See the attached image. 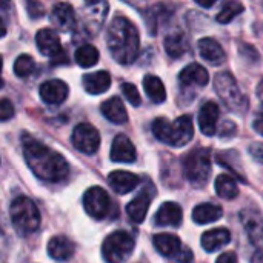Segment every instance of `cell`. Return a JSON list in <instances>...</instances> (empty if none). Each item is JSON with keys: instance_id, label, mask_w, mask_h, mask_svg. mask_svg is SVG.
<instances>
[{"instance_id": "obj_1", "label": "cell", "mask_w": 263, "mask_h": 263, "mask_svg": "<svg viewBox=\"0 0 263 263\" xmlns=\"http://www.w3.org/2000/svg\"><path fill=\"white\" fill-rule=\"evenodd\" d=\"M23 154L29 170L43 182L57 183L69 174L68 162L57 151L48 148L29 134L22 136Z\"/></svg>"}, {"instance_id": "obj_2", "label": "cell", "mask_w": 263, "mask_h": 263, "mask_svg": "<svg viewBox=\"0 0 263 263\" xmlns=\"http://www.w3.org/2000/svg\"><path fill=\"white\" fill-rule=\"evenodd\" d=\"M139 31L126 17H116L108 29V48L120 65H129L139 54Z\"/></svg>"}, {"instance_id": "obj_3", "label": "cell", "mask_w": 263, "mask_h": 263, "mask_svg": "<svg viewBox=\"0 0 263 263\" xmlns=\"http://www.w3.org/2000/svg\"><path fill=\"white\" fill-rule=\"evenodd\" d=\"M153 133L160 142L180 148L191 142L194 136V125L191 116H180L174 122L159 117L153 122Z\"/></svg>"}, {"instance_id": "obj_4", "label": "cell", "mask_w": 263, "mask_h": 263, "mask_svg": "<svg viewBox=\"0 0 263 263\" xmlns=\"http://www.w3.org/2000/svg\"><path fill=\"white\" fill-rule=\"evenodd\" d=\"M9 214H11V222L14 228L20 234H32L40 227L39 210L35 203L25 196H20L12 200L9 206Z\"/></svg>"}, {"instance_id": "obj_5", "label": "cell", "mask_w": 263, "mask_h": 263, "mask_svg": "<svg viewBox=\"0 0 263 263\" xmlns=\"http://www.w3.org/2000/svg\"><path fill=\"white\" fill-rule=\"evenodd\" d=\"M183 171L194 186H203L211 174V154L206 148H196L183 159Z\"/></svg>"}, {"instance_id": "obj_6", "label": "cell", "mask_w": 263, "mask_h": 263, "mask_svg": "<svg viewBox=\"0 0 263 263\" xmlns=\"http://www.w3.org/2000/svg\"><path fill=\"white\" fill-rule=\"evenodd\" d=\"M214 89L222 102L231 111H243L248 106L247 97L242 94L234 76L228 71L220 72L214 77Z\"/></svg>"}, {"instance_id": "obj_7", "label": "cell", "mask_w": 263, "mask_h": 263, "mask_svg": "<svg viewBox=\"0 0 263 263\" xmlns=\"http://www.w3.org/2000/svg\"><path fill=\"white\" fill-rule=\"evenodd\" d=\"M134 250V239L126 231H116L102 245V256L106 263L126 262Z\"/></svg>"}, {"instance_id": "obj_8", "label": "cell", "mask_w": 263, "mask_h": 263, "mask_svg": "<svg viewBox=\"0 0 263 263\" xmlns=\"http://www.w3.org/2000/svg\"><path fill=\"white\" fill-rule=\"evenodd\" d=\"M240 222L254 248L251 263H263V217L257 211L243 210L240 213Z\"/></svg>"}, {"instance_id": "obj_9", "label": "cell", "mask_w": 263, "mask_h": 263, "mask_svg": "<svg viewBox=\"0 0 263 263\" xmlns=\"http://www.w3.org/2000/svg\"><path fill=\"white\" fill-rule=\"evenodd\" d=\"M35 43L39 51L49 57L52 60L54 65H60V63H66L68 57L65 54V49L62 48L60 43V37L55 31L49 29V28H43L35 34Z\"/></svg>"}, {"instance_id": "obj_10", "label": "cell", "mask_w": 263, "mask_h": 263, "mask_svg": "<svg viewBox=\"0 0 263 263\" xmlns=\"http://www.w3.org/2000/svg\"><path fill=\"white\" fill-rule=\"evenodd\" d=\"M109 205H111L109 196L100 186L89 188L83 196V208L96 220L105 219V216L109 213Z\"/></svg>"}, {"instance_id": "obj_11", "label": "cell", "mask_w": 263, "mask_h": 263, "mask_svg": "<svg viewBox=\"0 0 263 263\" xmlns=\"http://www.w3.org/2000/svg\"><path fill=\"white\" fill-rule=\"evenodd\" d=\"M72 145L83 154H94L100 146V134L91 123H79L72 131Z\"/></svg>"}, {"instance_id": "obj_12", "label": "cell", "mask_w": 263, "mask_h": 263, "mask_svg": "<svg viewBox=\"0 0 263 263\" xmlns=\"http://www.w3.org/2000/svg\"><path fill=\"white\" fill-rule=\"evenodd\" d=\"M39 94H40V99L45 103H48V105H60L68 99L69 88H68V85L65 82L54 79V80H48V82L42 83L40 89H39Z\"/></svg>"}, {"instance_id": "obj_13", "label": "cell", "mask_w": 263, "mask_h": 263, "mask_svg": "<svg viewBox=\"0 0 263 263\" xmlns=\"http://www.w3.org/2000/svg\"><path fill=\"white\" fill-rule=\"evenodd\" d=\"M109 157L116 163H133L137 157L136 146L125 134H117L112 140Z\"/></svg>"}, {"instance_id": "obj_14", "label": "cell", "mask_w": 263, "mask_h": 263, "mask_svg": "<svg viewBox=\"0 0 263 263\" xmlns=\"http://www.w3.org/2000/svg\"><path fill=\"white\" fill-rule=\"evenodd\" d=\"M183 211L174 202H165L156 213L154 223L157 227H179L182 223Z\"/></svg>"}, {"instance_id": "obj_15", "label": "cell", "mask_w": 263, "mask_h": 263, "mask_svg": "<svg viewBox=\"0 0 263 263\" xmlns=\"http://www.w3.org/2000/svg\"><path fill=\"white\" fill-rule=\"evenodd\" d=\"M51 20L57 29L68 32L76 26V14L69 3H57L51 11Z\"/></svg>"}, {"instance_id": "obj_16", "label": "cell", "mask_w": 263, "mask_h": 263, "mask_svg": "<svg viewBox=\"0 0 263 263\" xmlns=\"http://www.w3.org/2000/svg\"><path fill=\"white\" fill-rule=\"evenodd\" d=\"M153 196H154V191L148 194V190L145 188L136 199H133L128 203L126 213L134 223H142L145 220L148 210H149V205H151V200H153Z\"/></svg>"}, {"instance_id": "obj_17", "label": "cell", "mask_w": 263, "mask_h": 263, "mask_svg": "<svg viewBox=\"0 0 263 263\" xmlns=\"http://www.w3.org/2000/svg\"><path fill=\"white\" fill-rule=\"evenodd\" d=\"M219 120V106L214 102H206L199 111V128L205 136H214Z\"/></svg>"}, {"instance_id": "obj_18", "label": "cell", "mask_w": 263, "mask_h": 263, "mask_svg": "<svg viewBox=\"0 0 263 263\" xmlns=\"http://www.w3.org/2000/svg\"><path fill=\"white\" fill-rule=\"evenodd\" d=\"M197 48H199V54L202 55V59H205L211 65H220L227 59L225 49L214 39H210V37L200 39L197 43Z\"/></svg>"}, {"instance_id": "obj_19", "label": "cell", "mask_w": 263, "mask_h": 263, "mask_svg": "<svg viewBox=\"0 0 263 263\" xmlns=\"http://www.w3.org/2000/svg\"><path fill=\"white\" fill-rule=\"evenodd\" d=\"M108 182L117 194H128L139 185V177L129 171L117 170L108 176Z\"/></svg>"}, {"instance_id": "obj_20", "label": "cell", "mask_w": 263, "mask_h": 263, "mask_svg": "<svg viewBox=\"0 0 263 263\" xmlns=\"http://www.w3.org/2000/svg\"><path fill=\"white\" fill-rule=\"evenodd\" d=\"M179 82L183 86H190V85L206 86L210 82V76H208V71L202 65L191 63L185 69H182V72L179 74Z\"/></svg>"}, {"instance_id": "obj_21", "label": "cell", "mask_w": 263, "mask_h": 263, "mask_svg": "<svg viewBox=\"0 0 263 263\" xmlns=\"http://www.w3.org/2000/svg\"><path fill=\"white\" fill-rule=\"evenodd\" d=\"M202 248L206 253H214L231 242V233L227 228L210 230L202 234Z\"/></svg>"}, {"instance_id": "obj_22", "label": "cell", "mask_w": 263, "mask_h": 263, "mask_svg": "<svg viewBox=\"0 0 263 263\" xmlns=\"http://www.w3.org/2000/svg\"><path fill=\"white\" fill-rule=\"evenodd\" d=\"M153 243L156 247V250L163 256V257H176L180 250H182V243L180 239L174 234H168V233H162L154 236Z\"/></svg>"}, {"instance_id": "obj_23", "label": "cell", "mask_w": 263, "mask_h": 263, "mask_svg": "<svg viewBox=\"0 0 263 263\" xmlns=\"http://www.w3.org/2000/svg\"><path fill=\"white\" fill-rule=\"evenodd\" d=\"M102 114L112 123L116 125H122L128 120V114H126V108L122 102V99L119 97H111L106 102L102 103L100 106Z\"/></svg>"}, {"instance_id": "obj_24", "label": "cell", "mask_w": 263, "mask_h": 263, "mask_svg": "<svg viewBox=\"0 0 263 263\" xmlns=\"http://www.w3.org/2000/svg\"><path fill=\"white\" fill-rule=\"evenodd\" d=\"M48 254L59 262H65L74 256V245L63 236H55L48 243Z\"/></svg>"}, {"instance_id": "obj_25", "label": "cell", "mask_w": 263, "mask_h": 263, "mask_svg": "<svg viewBox=\"0 0 263 263\" xmlns=\"http://www.w3.org/2000/svg\"><path fill=\"white\" fill-rule=\"evenodd\" d=\"M83 86H85L86 92H89V94H94V96L103 94L111 86V76L106 71H97V72L86 74L83 77Z\"/></svg>"}, {"instance_id": "obj_26", "label": "cell", "mask_w": 263, "mask_h": 263, "mask_svg": "<svg viewBox=\"0 0 263 263\" xmlns=\"http://www.w3.org/2000/svg\"><path fill=\"white\" fill-rule=\"evenodd\" d=\"M222 214H223V211L220 206H217L214 203H202L193 210V220L199 225H206V223L219 220L222 217Z\"/></svg>"}, {"instance_id": "obj_27", "label": "cell", "mask_w": 263, "mask_h": 263, "mask_svg": "<svg viewBox=\"0 0 263 263\" xmlns=\"http://www.w3.org/2000/svg\"><path fill=\"white\" fill-rule=\"evenodd\" d=\"M216 193L219 197L225 199V200H231L234 197L239 196V186H237V182L233 176H228V174H220L217 179H216Z\"/></svg>"}, {"instance_id": "obj_28", "label": "cell", "mask_w": 263, "mask_h": 263, "mask_svg": "<svg viewBox=\"0 0 263 263\" xmlns=\"http://www.w3.org/2000/svg\"><path fill=\"white\" fill-rule=\"evenodd\" d=\"M165 51L170 57L173 59H177L180 55H183L186 51H188V40L185 37V34L182 32H174V34H170L165 42Z\"/></svg>"}, {"instance_id": "obj_29", "label": "cell", "mask_w": 263, "mask_h": 263, "mask_svg": "<svg viewBox=\"0 0 263 263\" xmlns=\"http://www.w3.org/2000/svg\"><path fill=\"white\" fill-rule=\"evenodd\" d=\"M143 86H145V92L148 94V97L154 102V103H163L166 99V91L163 86V82L156 77V76H145L143 77Z\"/></svg>"}, {"instance_id": "obj_30", "label": "cell", "mask_w": 263, "mask_h": 263, "mask_svg": "<svg viewBox=\"0 0 263 263\" xmlns=\"http://www.w3.org/2000/svg\"><path fill=\"white\" fill-rule=\"evenodd\" d=\"M243 9H245V6H243L242 2H239V0H228V2L222 6V9H220V12L217 14L216 20H217L219 23H222V25H227V23H230L234 17L240 15V14L243 12Z\"/></svg>"}, {"instance_id": "obj_31", "label": "cell", "mask_w": 263, "mask_h": 263, "mask_svg": "<svg viewBox=\"0 0 263 263\" xmlns=\"http://www.w3.org/2000/svg\"><path fill=\"white\" fill-rule=\"evenodd\" d=\"M76 62L82 68H89L94 66L99 62V51L92 45H82L76 51Z\"/></svg>"}, {"instance_id": "obj_32", "label": "cell", "mask_w": 263, "mask_h": 263, "mask_svg": "<svg viewBox=\"0 0 263 263\" xmlns=\"http://www.w3.org/2000/svg\"><path fill=\"white\" fill-rule=\"evenodd\" d=\"M35 69V63L34 59L28 54H22L15 59L14 62V72L17 77H29Z\"/></svg>"}, {"instance_id": "obj_33", "label": "cell", "mask_w": 263, "mask_h": 263, "mask_svg": "<svg viewBox=\"0 0 263 263\" xmlns=\"http://www.w3.org/2000/svg\"><path fill=\"white\" fill-rule=\"evenodd\" d=\"M122 91H123V96L128 99V102H129L133 106H139V105H140L142 99H140L139 89H137L133 83H129V82L122 83Z\"/></svg>"}, {"instance_id": "obj_34", "label": "cell", "mask_w": 263, "mask_h": 263, "mask_svg": "<svg viewBox=\"0 0 263 263\" xmlns=\"http://www.w3.org/2000/svg\"><path fill=\"white\" fill-rule=\"evenodd\" d=\"M26 11L31 18H40L46 12L40 0H26Z\"/></svg>"}, {"instance_id": "obj_35", "label": "cell", "mask_w": 263, "mask_h": 263, "mask_svg": "<svg viewBox=\"0 0 263 263\" xmlns=\"http://www.w3.org/2000/svg\"><path fill=\"white\" fill-rule=\"evenodd\" d=\"M12 116H14L12 103L8 99H2V102H0V119H2V122L9 120Z\"/></svg>"}, {"instance_id": "obj_36", "label": "cell", "mask_w": 263, "mask_h": 263, "mask_svg": "<svg viewBox=\"0 0 263 263\" xmlns=\"http://www.w3.org/2000/svg\"><path fill=\"white\" fill-rule=\"evenodd\" d=\"M250 154L254 160L263 163V143H253L250 146Z\"/></svg>"}, {"instance_id": "obj_37", "label": "cell", "mask_w": 263, "mask_h": 263, "mask_svg": "<svg viewBox=\"0 0 263 263\" xmlns=\"http://www.w3.org/2000/svg\"><path fill=\"white\" fill-rule=\"evenodd\" d=\"M253 128L256 133H259L260 136H263V105L260 108V111L257 112L256 119H254V123H253Z\"/></svg>"}, {"instance_id": "obj_38", "label": "cell", "mask_w": 263, "mask_h": 263, "mask_svg": "<svg viewBox=\"0 0 263 263\" xmlns=\"http://www.w3.org/2000/svg\"><path fill=\"white\" fill-rule=\"evenodd\" d=\"M216 263H237V254L233 253V251L223 253L222 256H219V259H217Z\"/></svg>"}, {"instance_id": "obj_39", "label": "cell", "mask_w": 263, "mask_h": 263, "mask_svg": "<svg viewBox=\"0 0 263 263\" xmlns=\"http://www.w3.org/2000/svg\"><path fill=\"white\" fill-rule=\"evenodd\" d=\"M174 263H193V254H191V251L190 250H185V251L179 253L176 256Z\"/></svg>"}, {"instance_id": "obj_40", "label": "cell", "mask_w": 263, "mask_h": 263, "mask_svg": "<svg viewBox=\"0 0 263 263\" xmlns=\"http://www.w3.org/2000/svg\"><path fill=\"white\" fill-rule=\"evenodd\" d=\"M217 0H196L197 5H200L202 8H211Z\"/></svg>"}, {"instance_id": "obj_41", "label": "cell", "mask_w": 263, "mask_h": 263, "mask_svg": "<svg viewBox=\"0 0 263 263\" xmlns=\"http://www.w3.org/2000/svg\"><path fill=\"white\" fill-rule=\"evenodd\" d=\"M86 2V5H89V6H92V5H99L102 0H85Z\"/></svg>"}, {"instance_id": "obj_42", "label": "cell", "mask_w": 263, "mask_h": 263, "mask_svg": "<svg viewBox=\"0 0 263 263\" xmlns=\"http://www.w3.org/2000/svg\"><path fill=\"white\" fill-rule=\"evenodd\" d=\"M9 6V0H2V9L5 11Z\"/></svg>"}]
</instances>
